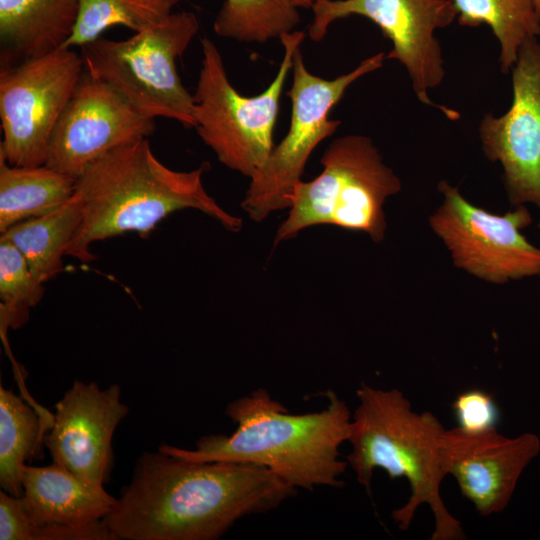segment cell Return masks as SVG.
I'll return each mask as SVG.
<instances>
[{"label": "cell", "mask_w": 540, "mask_h": 540, "mask_svg": "<svg viewBox=\"0 0 540 540\" xmlns=\"http://www.w3.org/2000/svg\"><path fill=\"white\" fill-rule=\"evenodd\" d=\"M358 405L352 415L346 456L356 479L368 494L373 472L386 471L390 479L404 477L411 494L393 510L399 529L407 530L417 509L427 504L434 516L432 540H461L465 533L459 520L446 508L440 486L446 473L441 442L444 427L431 412L417 413L398 389H378L361 383Z\"/></svg>", "instance_id": "277c9868"}, {"label": "cell", "mask_w": 540, "mask_h": 540, "mask_svg": "<svg viewBox=\"0 0 540 540\" xmlns=\"http://www.w3.org/2000/svg\"><path fill=\"white\" fill-rule=\"evenodd\" d=\"M538 228H539V230H540V220H539V223H538Z\"/></svg>", "instance_id": "f1b7e54d"}, {"label": "cell", "mask_w": 540, "mask_h": 540, "mask_svg": "<svg viewBox=\"0 0 540 540\" xmlns=\"http://www.w3.org/2000/svg\"><path fill=\"white\" fill-rule=\"evenodd\" d=\"M44 425L37 412L13 391L0 386V486L20 497L22 469L43 443Z\"/></svg>", "instance_id": "44dd1931"}, {"label": "cell", "mask_w": 540, "mask_h": 540, "mask_svg": "<svg viewBox=\"0 0 540 540\" xmlns=\"http://www.w3.org/2000/svg\"><path fill=\"white\" fill-rule=\"evenodd\" d=\"M444 471L479 515L501 513L508 506L527 465L540 452V439L525 432L509 438L497 430L469 434L445 430L441 442Z\"/></svg>", "instance_id": "9a60e30c"}, {"label": "cell", "mask_w": 540, "mask_h": 540, "mask_svg": "<svg viewBox=\"0 0 540 540\" xmlns=\"http://www.w3.org/2000/svg\"><path fill=\"white\" fill-rule=\"evenodd\" d=\"M512 72V103L500 116L487 113L479 124L485 156L499 162L510 203L540 209V41L527 39Z\"/></svg>", "instance_id": "7c38bea8"}, {"label": "cell", "mask_w": 540, "mask_h": 540, "mask_svg": "<svg viewBox=\"0 0 540 540\" xmlns=\"http://www.w3.org/2000/svg\"><path fill=\"white\" fill-rule=\"evenodd\" d=\"M298 9L293 0H225L213 29L219 37L266 43L294 31Z\"/></svg>", "instance_id": "7402d4cb"}, {"label": "cell", "mask_w": 540, "mask_h": 540, "mask_svg": "<svg viewBox=\"0 0 540 540\" xmlns=\"http://www.w3.org/2000/svg\"><path fill=\"white\" fill-rule=\"evenodd\" d=\"M19 501L28 520L42 527L101 521L113 508L116 498L104 487L93 486L52 462L44 467L23 466Z\"/></svg>", "instance_id": "2e32d148"}, {"label": "cell", "mask_w": 540, "mask_h": 540, "mask_svg": "<svg viewBox=\"0 0 540 540\" xmlns=\"http://www.w3.org/2000/svg\"><path fill=\"white\" fill-rule=\"evenodd\" d=\"M326 395L323 410L290 414L267 390L258 388L228 404L225 413L236 425L232 434L203 436L194 449L164 444L159 450L194 462L263 466L296 489L339 488L348 465L339 459V447L349 439L352 415L334 391Z\"/></svg>", "instance_id": "7a4b0ae2"}, {"label": "cell", "mask_w": 540, "mask_h": 540, "mask_svg": "<svg viewBox=\"0 0 540 540\" xmlns=\"http://www.w3.org/2000/svg\"><path fill=\"white\" fill-rule=\"evenodd\" d=\"M533 3H534V7L538 15V18L540 20V0H533Z\"/></svg>", "instance_id": "83f0119b"}, {"label": "cell", "mask_w": 540, "mask_h": 540, "mask_svg": "<svg viewBox=\"0 0 540 540\" xmlns=\"http://www.w3.org/2000/svg\"><path fill=\"white\" fill-rule=\"evenodd\" d=\"M0 540H116L103 520L85 525L34 526L19 497L0 491Z\"/></svg>", "instance_id": "d4e9b609"}, {"label": "cell", "mask_w": 540, "mask_h": 540, "mask_svg": "<svg viewBox=\"0 0 540 540\" xmlns=\"http://www.w3.org/2000/svg\"><path fill=\"white\" fill-rule=\"evenodd\" d=\"M179 0H79L74 32L64 48L83 46L101 37L108 28L121 25L139 32L173 13Z\"/></svg>", "instance_id": "603a6c76"}, {"label": "cell", "mask_w": 540, "mask_h": 540, "mask_svg": "<svg viewBox=\"0 0 540 540\" xmlns=\"http://www.w3.org/2000/svg\"><path fill=\"white\" fill-rule=\"evenodd\" d=\"M79 0H0L1 68L64 48Z\"/></svg>", "instance_id": "e0dca14e"}, {"label": "cell", "mask_w": 540, "mask_h": 540, "mask_svg": "<svg viewBox=\"0 0 540 540\" xmlns=\"http://www.w3.org/2000/svg\"><path fill=\"white\" fill-rule=\"evenodd\" d=\"M316 0H293L297 8H311Z\"/></svg>", "instance_id": "4316f807"}, {"label": "cell", "mask_w": 540, "mask_h": 540, "mask_svg": "<svg viewBox=\"0 0 540 540\" xmlns=\"http://www.w3.org/2000/svg\"><path fill=\"white\" fill-rule=\"evenodd\" d=\"M311 9L308 36L314 42L323 40L329 26L339 19L358 15L374 22L392 43L386 59L403 65L418 100L449 119L458 118L459 113L434 103L428 95L445 76L436 31L457 17L452 0H316Z\"/></svg>", "instance_id": "8fae6325"}, {"label": "cell", "mask_w": 540, "mask_h": 540, "mask_svg": "<svg viewBox=\"0 0 540 540\" xmlns=\"http://www.w3.org/2000/svg\"><path fill=\"white\" fill-rule=\"evenodd\" d=\"M300 48L294 54L292 84L286 93L291 101L289 130L274 146L264 166L250 178L241 202V208L254 222H262L272 213L289 208V195L302 180L312 152L341 124L339 120L329 119L331 109L352 83L381 68L386 59L384 52H379L364 59L352 71L328 80L307 69Z\"/></svg>", "instance_id": "ba28073f"}, {"label": "cell", "mask_w": 540, "mask_h": 540, "mask_svg": "<svg viewBox=\"0 0 540 540\" xmlns=\"http://www.w3.org/2000/svg\"><path fill=\"white\" fill-rule=\"evenodd\" d=\"M305 36L304 31H292L280 38L284 54L278 72L263 92L252 97L232 86L214 42L201 39L203 58L192 94L194 128L225 167L251 178L268 160L280 98Z\"/></svg>", "instance_id": "52a82bcc"}, {"label": "cell", "mask_w": 540, "mask_h": 540, "mask_svg": "<svg viewBox=\"0 0 540 540\" xmlns=\"http://www.w3.org/2000/svg\"><path fill=\"white\" fill-rule=\"evenodd\" d=\"M438 190L443 200L429 225L457 268L492 284L539 276L540 248L522 234L532 222L525 205L495 214L469 202L447 181L439 182Z\"/></svg>", "instance_id": "9c48e42d"}, {"label": "cell", "mask_w": 540, "mask_h": 540, "mask_svg": "<svg viewBox=\"0 0 540 540\" xmlns=\"http://www.w3.org/2000/svg\"><path fill=\"white\" fill-rule=\"evenodd\" d=\"M461 26L487 25L499 42L503 73L513 68L521 45L540 36L533 0H452Z\"/></svg>", "instance_id": "ffe728a7"}, {"label": "cell", "mask_w": 540, "mask_h": 540, "mask_svg": "<svg viewBox=\"0 0 540 540\" xmlns=\"http://www.w3.org/2000/svg\"><path fill=\"white\" fill-rule=\"evenodd\" d=\"M296 493L263 466L194 462L158 450L139 456L103 521L116 540H215L242 517Z\"/></svg>", "instance_id": "6da1fadb"}, {"label": "cell", "mask_w": 540, "mask_h": 540, "mask_svg": "<svg viewBox=\"0 0 540 540\" xmlns=\"http://www.w3.org/2000/svg\"><path fill=\"white\" fill-rule=\"evenodd\" d=\"M155 122L85 71L50 138L45 165L78 179L107 153L146 139Z\"/></svg>", "instance_id": "4fadbf2b"}, {"label": "cell", "mask_w": 540, "mask_h": 540, "mask_svg": "<svg viewBox=\"0 0 540 540\" xmlns=\"http://www.w3.org/2000/svg\"><path fill=\"white\" fill-rule=\"evenodd\" d=\"M120 397L118 384L101 389L96 382L75 380L56 403L43 437L52 462L93 486L104 487L113 466V434L129 412Z\"/></svg>", "instance_id": "5bb4252c"}, {"label": "cell", "mask_w": 540, "mask_h": 540, "mask_svg": "<svg viewBox=\"0 0 540 540\" xmlns=\"http://www.w3.org/2000/svg\"><path fill=\"white\" fill-rule=\"evenodd\" d=\"M84 71L72 48L1 68L0 154L10 165H45L52 132Z\"/></svg>", "instance_id": "30bf717a"}, {"label": "cell", "mask_w": 540, "mask_h": 540, "mask_svg": "<svg viewBox=\"0 0 540 540\" xmlns=\"http://www.w3.org/2000/svg\"><path fill=\"white\" fill-rule=\"evenodd\" d=\"M539 277H540V274H539Z\"/></svg>", "instance_id": "f546056e"}, {"label": "cell", "mask_w": 540, "mask_h": 540, "mask_svg": "<svg viewBox=\"0 0 540 540\" xmlns=\"http://www.w3.org/2000/svg\"><path fill=\"white\" fill-rule=\"evenodd\" d=\"M457 428L480 434L497 430L500 411L493 395L481 389H469L459 393L452 403Z\"/></svg>", "instance_id": "484cf974"}, {"label": "cell", "mask_w": 540, "mask_h": 540, "mask_svg": "<svg viewBox=\"0 0 540 540\" xmlns=\"http://www.w3.org/2000/svg\"><path fill=\"white\" fill-rule=\"evenodd\" d=\"M44 283L34 277L22 254L0 240V326L1 332L24 326L30 310L43 298Z\"/></svg>", "instance_id": "cb8c5ba5"}, {"label": "cell", "mask_w": 540, "mask_h": 540, "mask_svg": "<svg viewBox=\"0 0 540 540\" xmlns=\"http://www.w3.org/2000/svg\"><path fill=\"white\" fill-rule=\"evenodd\" d=\"M75 178L47 165L14 166L0 154V233L68 202Z\"/></svg>", "instance_id": "ac0fdd59"}, {"label": "cell", "mask_w": 540, "mask_h": 540, "mask_svg": "<svg viewBox=\"0 0 540 540\" xmlns=\"http://www.w3.org/2000/svg\"><path fill=\"white\" fill-rule=\"evenodd\" d=\"M199 31L190 11L173 12L162 22L125 40L99 37L81 46L85 72L118 92L146 117L195 125L193 95L184 87L176 61Z\"/></svg>", "instance_id": "8992f818"}, {"label": "cell", "mask_w": 540, "mask_h": 540, "mask_svg": "<svg viewBox=\"0 0 540 540\" xmlns=\"http://www.w3.org/2000/svg\"><path fill=\"white\" fill-rule=\"evenodd\" d=\"M320 162L323 170L316 178L300 180L293 187L288 215L276 231L274 245L316 225L363 232L381 242L387 228L384 204L402 184L372 139L356 134L338 137Z\"/></svg>", "instance_id": "5b68a950"}, {"label": "cell", "mask_w": 540, "mask_h": 540, "mask_svg": "<svg viewBox=\"0 0 540 540\" xmlns=\"http://www.w3.org/2000/svg\"><path fill=\"white\" fill-rule=\"evenodd\" d=\"M207 163L176 171L154 155L148 138L119 147L92 164L77 180L74 194L82 219L66 255L82 263L95 259L97 241L135 232L147 237L170 214L198 210L227 231L241 230L243 220L224 210L202 182Z\"/></svg>", "instance_id": "3957f363"}, {"label": "cell", "mask_w": 540, "mask_h": 540, "mask_svg": "<svg viewBox=\"0 0 540 540\" xmlns=\"http://www.w3.org/2000/svg\"><path fill=\"white\" fill-rule=\"evenodd\" d=\"M82 205L75 194L58 209L19 222L1 233L24 257L36 279L45 283L63 271V256L82 219Z\"/></svg>", "instance_id": "d6986e66"}]
</instances>
